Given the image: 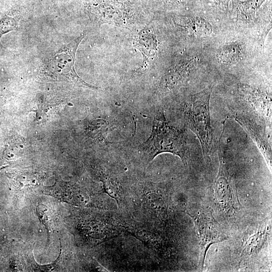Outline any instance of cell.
Listing matches in <instances>:
<instances>
[{
	"instance_id": "7",
	"label": "cell",
	"mask_w": 272,
	"mask_h": 272,
	"mask_svg": "<svg viewBox=\"0 0 272 272\" xmlns=\"http://www.w3.org/2000/svg\"><path fill=\"white\" fill-rule=\"evenodd\" d=\"M176 24L191 33L200 36L210 35L212 32L211 24L199 17H180L175 21Z\"/></svg>"
},
{
	"instance_id": "2",
	"label": "cell",
	"mask_w": 272,
	"mask_h": 272,
	"mask_svg": "<svg viewBox=\"0 0 272 272\" xmlns=\"http://www.w3.org/2000/svg\"><path fill=\"white\" fill-rule=\"evenodd\" d=\"M211 95L210 89H205L192 96L183 105L185 121L198 138L206 158L210 157L213 140L210 110Z\"/></svg>"
},
{
	"instance_id": "1",
	"label": "cell",
	"mask_w": 272,
	"mask_h": 272,
	"mask_svg": "<svg viewBox=\"0 0 272 272\" xmlns=\"http://www.w3.org/2000/svg\"><path fill=\"white\" fill-rule=\"evenodd\" d=\"M147 165L158 155L170 153L178 156L186 165L189 150L183 132L171 127L167 122L163 112L155 117L151 134L141 147Z\"/></svg>"
},
{
	"instance_id": "11",
	"label": "cell",
	"mask_w": 272,
	"mask_h": 272,
	"mask_svg": "<svg viewBox=\"0 0 272 272\" xmlns=\"http://www.w3.org/2000/svg\"><path fill=\"white\" fill-rule=\"evenodd\" d=\"M48 210L49 209L44 205H39L36 208V213L38 217L41 222L46 226V228L48 233Z\"/></svg>"
},
{
	"instance_id": "10",
	"label": "cell",
	"mask_w": 272,
	"mask_h": 272,
	"mask_svg": "<svg viewBox=\"0 0 272 272\" xmlns=\"http://www.w3.org/2000/svg\"><path fill=\"white\" fill-rule=\"evenodd\" d=\"M17 23L15 19L5 17L0 20V38L2 36L10 31L16 29Z\"/></svg>"
},
{
	"instance_id": "3",
	"label": "cell",
	"mask_w": 272,
	"mask_h": 272,
	"mask_svg": "<svg viewBox=\"0 0 272 272\" xmlns=\"http://www.w3.org/2000/svg\"><path fill=\"white\" fill-rule=\"evenodd\" d=\"M85 36V33H82L70 43L61 47L53 54L45 69V72L50 79L96 89V87L87 83L81 79L77 74L74 67L77 49Z\"/></svg>"
},
{
	"instance_id": "14",
	"label": "cell",
	"mask_w": 272,
	"mask_h": 272,
	"mask_svg": "<svg viewBox=\"0 0 272 272\" xmlns=\"http://www.w3.org/2000/svg\"><path fill=\"white\" fill-rule=\"evenodd\" d=\"M1 101H2V98H0V104H1Z\"/></svg>"
},
{
	"instance_id": "12",
	"label": "cell",
	"mask_w": 272,
	"mask_h": 272,
	"mask_svg": "<svg viewBox=\"0 0 272 272\" xmlns=\"http://www.w3.org/2000/svg\"><path fill=\"white\" fill-rule=\"evenodd\" d=\"M217 7L222 10H227L230 0H211Z\"/></svg>"
},
{
	"instance_id": "9",
	"label": "cell",
	"mask_w": 272,
	"mask_h": 272,
	"mask_svg": "<svg viewBox=\"0 0 272 272\" xmlns=\"http://www.w3.org/2000/svg\"><path fill=\"white\" fill-rule=\"evenodd\" d=\"M241 55V47L238 45L232 44L221 48L218 53V57L223 63L230 64L237 62Z\"/></svg>"
},
{
	"instance_id": "13",
	"label": "cell",
	"mask_w": 272,
	"mask_h": 272,
	"mask_svg": "<svg viewBox=\"0 0 272 272\" xmlns=\"http://www.w3.org/2000/svg\"><path fill=\"white\" fill-rule=\"evenodd\" d=\"M166 3L169 5H181L187 1V0H165Z\"/></svg>"
},
{
	"instance_id": "4",
	"label": "cell",
	"mask_w": 272,
	"mask_h": 272,
	"mask_svg": "<svg viewBox=\"0 0 272 272\" xmlns=\"http://www.w3.org/2000/svg\"><path fill=\"white\" fill-rule=\"evenodd\" d=\"M193 219L201 245L200 265L203 266L206 253L213 244L226 239L218 222L210 211H200L189 214Z\"/></svg>"
},
{
	"instance_id": "5",
	"label": "cell",
	"mask_w": 272,
	"mask_h": 272,
	"mask_svg": "<svg viewBox=\"0 0 272 272\" xmlns=\"http://www.w3.org/2000/svg\"><path fill=\"white\" fill-rule=\"evenodd\" d=\"M47 190V193L50 195L75 206H85L89 201V197L87 193L73 185L51 187Z\"/></svg>"
},
{
	"instance_id": "6",
	"label": "cell",
	"mask_w": 272,
	"mask_h": 272,
	"mask_svg": "<svg viewBox=\"0 0 272 272\" xmlns=\"http://www.w3.org/2000/svg\"><path fill=\"white\" fill-rule=\"evenodd\" d=\"M235 120L250 135L262 153L268 164H271V149L264 136L256 124L252 120L238 116Z\"/></svg>"
},
{
	"instance_id": "8",
	"label": "cell",
	"mask_w": 272,
	"mask_h": 272,
	"mask_svg": "<svg viewBox=\"0 0 272 272\" xmlns=\"http://www.w3.org/2000/svg\"><path fill=\"white\" fill-rule=\"evenodd\" d=\"M264 0H232L233 9L237 17L243 21H250L255 18L257 11Z\"/></svg>"
}]
</instances>
